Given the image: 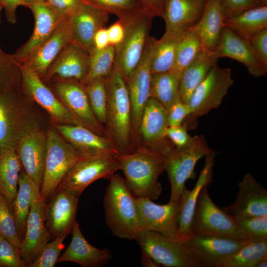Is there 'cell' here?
<instances>
[{"label":"cell","instance_id":"60d3db41","mask_svg":"<svg viewBox=\"0 0 267 267\" xmlns=\"http://www.w3.org/2000/svg\"><path fill=\"white\" fill-rule=\"evenodd\" d=\"M89 53V70L86 78L81 83L83 86L95 78H106L115 64L116 50L114 46L110 45L102 49L93 48Z\"/></svg>","mask_w":267,"mask_h":267},{"label":"cell","instance_id":"9a60e30c","mask_svg":"<svg viewBox=\"0 0 267 267\" xmlns=\"http://www.w3.org/2000/svg\"><path fill=\"white\" fill-rule=\"evenodd\" d=\"M28 7L34 16L35 25L29 40L12 54L20 64L24 63L70 17L52 8L43 0H29Z\"/></svg>","mask_w":267,"mask_h":267},{"label":"cell","instance_id":"e0dca14e","mask_svg":"<svg viewBox=\"0 0 267 267\" xmlns=\"http://www.w3.org/2000/svg\"><path fill=\"white\" fill-rule=\"evenodd\" d=\"M46 204L41 193L31 207L20 250L26 267L37 260L51 238L45 224Z\"/></svg>","mask_w":267,"mask_h":267},{"label":"cell","instance_id":"8fae6325","mask_svg":"<svg viewBox=\"0 0 267 267\" xmlns=\"http://www.w3.org/2000/svg\"><path fill=\"white\" fill-rule=\"evenodd\" d=\"M20 65L24 94L32 102L37 103L48 113L52 124L84 126L41 78L27 66Z\"/></svg>","mask_w":267,"mask_h":267},{"label":"cell","instance_id":"c3c4849f","mask_svg":"<svg viewBox=\"0 0 267 267\" xmlns=\"http://www.w3.org/2000/svg\"><path fill=\"white\" fill-rule=\"evenodd\" d=\"M188 103L178 100L167 110L169 127L178 126L182 125L190 114Z\"/></svg>","mask_w":267,"mask_h":267},{"label":"cell","instance_id":"f35d334b","mask_svg":"<svg viewBox=\"0 0 267 267\" xmlns=\"http://www.w3.org/2000/svg\"><path fill=\"white\" fill-rule=\"evenodd\" d=\"M203 49L199 33L193 26L184 33L179 41L173 70L181 74Z\"/></svg>","mask_w":267,"mask_h":267},{"label":"cell","instance_id":"bcb514c9","mask_svg":"<svg viewBox=\"0 0 267 267\" xmlns=\"http://www.w3.org/2000/svg\"><path fill=\"white\" fill-rule=\"evenodd\" d=\"M66 236L57 237L49 242L39 257L28 267H54L64 248Z\"/></svg>","mask_w":267,"mask_h":267},{"label":"cell","instance_id":"7c38bea8","mask_svg":"<svg viewBox=\"0 0 267 267\" xmlns=\"http://www.w3.org/2000/svg\"><path fill=\"white\" fill-rule=\"evenodd\" d=\"M154 17L146 15L125 28L123 41L115 46V67L126 81L140 62L148 41Z\"/></svg>","mask_w":267,"mask_h":267},{"label":"cell","instance_id":"5b68a950","mask_svg":"<svg viewBox=\"0 0 267 267\" xmlns=\"http://www.w3.org/2000/svg\"><path fill=\"white\" fill-rule=\"evenodd\" d=\"M233 82L230 68L217 64L213 66L190 95L188 101L190 114L182 125L187 130L195 129L200 117L219 107Z\"/></svg>","mask_w":267,"mask_h":267},{"label":"cell","instance_id":"52a82bcc","mask_svg":"<svg viewBox=\"0 0 267 267\" xmlns=\"http://www.w3.org/2000/svg\"><path fill=\"white\" fill-rule=\"evenodd\" d=\"M47 144L41 193L49 200L60 181L79 159L73 147L52 125L47 130Z\"/></svg>","mask_w":267,"mask_h":267},{"label":"cell","instance_id":"74e56055","mask_svg":"<svg viewBox=\"0 0 267 267\" xmlns=\"http://www.w3.org/2000/svg\"><path fill=\"white\" fill-rule=\"evenodd\" d=\"M183 34H171L165 32L159 40L155 41L151 60L152 74L173 70L177 46Z\"/></svg>","mask_w":267,"mask_h":267},{"label":"cell","instance_id":"2e32d148","mask_svg":"<svg viewBox=\"0 0 267 267\" xmlns=\"http://www.w3.org/2000/svg\"><path fill=\"white\" fill-rule=\"evenodd\" d=\"M46 84L84 127L99 135L109 137L105 127L95 117L85 87L80 82L56 79Z\"/></svg>","mask_w":267,"mask_h":267},{"label":"cell","instance_id":"94428289","mask_svg":"<svg viewBox=\"0 0 267 267\" xmlns=\"http://www.w3.org/2000/svg\"><path fill=\"white\" fill-rule=\"evenodd\" d=\"M259 1L262 5L267 4V0H259Z\"/></svg>","mask_w":267,"mask_h":267},{"label":"cell","instance_id":"d4e9b609","mask_svg":"<svg viewBox=\"0 0 267 267\" xmlns=\"http://www.w3.org/2000/svg\"><path fill=\"white\" fill-rule=\"evenodd\" d=\"M89 53L71 42L60 52L48 68L42 80L47 83L53 79L84 80L89 67Z\"/></svg>","mask_w":267,"mask_h":267},{"label":"cell","instance_id":"4fadbf2b","mask_svg":"<svg viewBox=\"0 0 267 267\" xmlns=\"http://www.w3.org/2000/svg\"><path fill=\"white\" fill-rule=\"evenodd\" d=\"M118 170L120 167L117 155L79 158L58 187L80 197L91 183L100 178H110Z\"/></svg>","mask_w":267,"mask_h":267},{"label":"cell","instance_id":"7a4b0ae2","mask_svg":"<svg viewBox=\"0 0 267 267\" xmlns=\"http://www.w3.org/2000/svg\"><path fill=\"white\" fill-rule=\"evenodd\" d=\"M107 95L104 127L119 154L131 152L132 116L130 95L126 82L114 66L105 78Z\"/></svg>","mask_w":267,"mask_h":267},{"label":"cell","instance_id":"be15d7a7","mask_svg":"<svg viewBox=\"0 0 267 267\" xmlns=\"http://www.w3.org/2000/svg\"><path fill=\"white\" fill-rule=\"evenodd\" d=\"M44 0V1H47L48 0Z\"/></svg>","mask_w":267,"mask_h":267},{"label":"cell","instance_id":"f5cc1de1","mask_svg":"<svg viewBox=\"0 0 267 267\" xmlns=\"http://www.w3.org/2000/svg\"><path fill=\"white\" fill-rule=\"evenodd\" d=\"M46 2L57 11L71 17L83 4L82 0H48Z\"/></svg>","mask_w":267,"mask_h":267},{"label":"cell","instance_id":"f1b7e54d","mask_svg":"<svg viewBox=\"0 0 267 267\" xmlns=\"http://www.w3.org/2000/svg\"><path fill=\"white\" fill-rule=\"evenodd\" d=\"M109 15L103 10L83 3L71 16L72 43L89 52L93 48L95 34L100 29L105 27Z\"/></svg>","mask_w":267,"mask_h":267},{"label":"cell","instance_id":"db71d44e","mask_svg":"<svg viewBox=\"0 0 267 267\" xmlns=\"http://www.w3.org/2000/svg\"><path fill=\"white\" fill-rule=\"evenodd\" d=\"M29 0H0L4 9L6 18L8 22L15 24L17 21L16 9L20 6H26Z\"/></svg>","mask_w":267,"mask_h":267},{"label":"cell","instance_id":"ab89813d","mask_svg":"<svg viewBox=\"0 0 267 267\" xmlns=\"http://www.w3.org/2000/svg\"><path fill=\"white\" fill-rule=\"evenodd\" d=\"M267 257V239H249L235 254L225 261L221 267H255Z\"/></svg>","mask_w":267,"mask_h":267},{"label":"cell","instance_id":"484cf974","mask_svg":"<svg viewBox=\"0 0 267 267\" xmlns=\"http://www.w3.org/2000/svg\"><path fill=\"white\" fill-rule=\"evenodd\" d=\"M213 51L219 59L229 57L242 63L254 77L267 75V67L261 62L249 41L226 27Z\"/></svg>","mask_w":267,"mask_h":267},{"label":"cell","instance_id":"8992f818","mask_svg":"<svg viewBox=\"0 0 267 267\" xmlns=\"http://www.w3.org/2000/svg\"><path fill=\"white\" fill-rule=\"evenodd\" d=\"M213 151L203 135H196L186 147L178 148L174 146L166 152L164 165L171 183L170 201L179 200L186 188L185 182L196 178L194 169L196 163Z\"/></svg>","mask_w":267,"mask_h":267},{"label":"cell","instance_id":"cb8c5ba5","mask_svg":"<svg viewBox=\"0 0 267 267\" xmlns=\"http://www.w3.org/2000/svg\"><path fill=\"white\" fill-rule=\"evenodd\" d=\"M205 157L204 167L195 186L191 190L185 188L179 200L177 217L179 240H186L191 234L195 209L200 192L204 187L208 186L213 181L215 153L213 151Z\"/></svg>","mask_w":267,"mask_h":267},{"label":"cell","instance_id":"836d02e7","mask_svg":"<svg viewBox=\"0 0 267 267\" xmlns=\"http://www.w3.org/2000/svg\"><path fill=\"white\" fill-rule=\"evenodd\" d=\"M21 167L15 149H0V194L5 200L11 213L12 204L17 192Z\"/></svg>","mask_w":267,"mask_h":267},{"label":"cell","instance_id":"9f6ffc18","mask_svg":"<svg viewBox=\"0 0 267 267\" xmlns=\"http://www.w3.org/2000/svg\"><path fill=\"white\" fill-rule=\"evenodd\" d=\"M110 45L107 28L104 27L98 30L93 37V48L102 49Z\"/></svg>","mask_w":267,"mask_h":267},{"label":"cell","instance_id":"ffe728a7","mask_svg":"<svg viewBox=\"0 0 267 267\" xmlns=\"http://www.w3.org/2000/svg\"><path fill=\"white\" fill-rule=\"evenodd\" d=\"M168 127L167 110L156 99L149 97L140 121L139 146L167 151L174 146L166 135Z\"/></svg>","mask_w":267,"mask_h":267},{"label":"cell","instance_id":"277c9868","mask_svg":"<svg viewBox=\"0 0 267 267\" xmlns=\"http://www.w3.org/2000/svg\"><path fill=\"white\" fill-rule=\"evenodd\" d=\"M109 179L103 198L106 224L115 236L135 240L141 230L135 197L121 176Z\"/></svg>","mask_w":267,"mask_h":267},{"label":"cell","instance_id":"7402d4cb","mask_svg":"<svg viewBox=\"0 0 267 267\" xmlns=\"http://www.w3.org/2000/svg\"><path fill=\"white\" fill-rule=\"evenodd\" d=\"M221 209L233 218L267 216V190L247 173L238 184L236 199Z\"/></svg>","mask_w":267,"mask_h":267},{"label":"cell","instance_id":"44dd1931","mask_svg":"<svg viewBox=\"0 0 267 267\" xmlns=\"http://www.w3.org/2000/svg\"><path fill=\"white\" fill-rule=\"evenodd\" d=\"M79 197L64 188L56 189L46 207L45 224L51 238L72 233Z\"/></svg>","mask_w":267,"mask_h":267},{"label":"cell","instance_id":"d6986e66","mask_svg":"<svg viewBox=\"0 0 267 267\" xmlns=\"http://www.w3.org/2000/svg\"><path fill=\"white\" fill-rule=\"evenodd\" d=\"M52 125L73 147L80 158L119 154L110 137L99 135L85 127L59 124Z\"/></svg>","mask_w":267,"mask_h":267},{"label":"cell","instance_id":"680465c9","mask_svg":"<svg viewBox=\"0 0 267 267\" xmlns=\"http://www.w3.org/2000/svg\"><path fill=\"white\" fill-rule=\"evenodd\" d=\"M142 257H141V265L143 267H157L158 266L153 261L150 256L144 250L141 249Z\"/></svg>","mask_w":267,"mask_h":267},{"label":"cell","instance_id":"603a6c76","mask_svg":"<svg viewBox=\"0 0 267 267\" xmlns=\"http://www.w3.org/2000/svg\"><path fill=\"white\" fill-rule=\"evenodd\" d=\"M47 131L42 128L27 134L15 150L26 175L41 190L47 151Z\"/></svg>","mask_w":267,"mask_h":267},{"label":"cell","instance_id":"30bf717a","mask_svg":"<svg viewBox=\"0 0 267 267\" xmlns=\"http://www.w3.org/2000/svg\"><path fill=\"white\" fill-rule=\"evenodd\" d=\"M150 37L141 59L126 81L130 95L132 116V148L139 146V129L144 107L150 97L151 60L154 43Z\"/></svg>","mask_w":267,"mask_h":267},{"label":"cell","instance_id":"ac0fdd59","mask_svg":"<svg viewBox=\"0 0 267 267\" xmlns=\"http://www.w3.org/2000/svg\"><path fill=\"white\" fill-rule=\"evenodd\" d=\"M141 230L154 231L178 239V212L179 200L157 204L151 199L135 197Z\"/></svg>","mask_w":267,"mask_h":267},{"label":"cell","instance_id":"4dcf8cb0","mask_svg":"<svg viewBox=\"0 0 267 267\" xmlns=\"http://www.w3.org/2000/svg\"><path fill=\"white\" fill-rule=\"evenodd\" d=\"M225 19L221 0H207L202 16L194 25L203 48L213 51L217 46L224 28Z\"/></svg>","mask_w":267,"mask_h":267},{"label":"cell","instance_id":"5bb4252c","mask_svg":"<svg viewBox=\"0 0 267 267\" xmlns=\"http://www.w3.org/2000/svg\"><path fill=\"white\" fill-rule=\"evenodd\" d=\"M207 187L202 189L199 196L191 234H217L249 239L237 226L233 218L214 204Z\"/></svg>","mask_w":267,"mask_h":267},{"label":"cell","instance_id":"4316f807","mask_svg":"<svg viewBox=\"0 0 267 267\" xmlns=\"http://www.w3.org/2000/svg\"><path fill=\"white\" fill-rule=\"evenodd\" d=\"M72 36L70 17L22 65L28 67L42 79L62 50L72 42Z\"/></svg>","mask_w":267,"mask_h":267},{"label":"cell","instance_id":"6f0895ef","mask_svg":"<svg viewBox=\"0 0 267 267\" xmlns=\"http://www.w3.org/2000/svg\"><path fill=\"white\" fill-rule=\"evenodd\" d=\"M153 15L163 17L165 0H142Z\"/></svg>","mask_w":267,"mask_h":267},{"label":"cell","instance_id":"8d00e7d4","mask_svg":"<svg viewBox=\"0 0 267 267\" xmlns=\"http://www.w3.org/2000/svg\"><path fill=\"white\" fill-rule=\"evenodd\" d=\"M181 75L174 70L152 74L150 97L156 99L168 110L173 104L179 100Z\"/></svg>","mask_w":267,"mask_h":267},{"label":"cell","instance_id":"e575fe53","mask_svg":"<svg viewBox=\"0 0 267 267\" xmlns=\"http://www.w3.org/2000/svg\"><path fill=\"white\" fill-rule=\"evenodd\" d=\"M224 27L248 41L252 36L267 29V4L250 8L226 18Z\"/></svg>","mask_w":267,"mask_h":267},{"label":"cell","instance_id":"681fc988","mask_svg":"<svg viewBox=\"0 0 267 267\" xmlns=\"http://www.w3.org/2000/svg\"><path fill=\"white\" fill-rule=\"evenodd\" d=\"M185 126L168 127L166 133L167 138L176 148H181L188 145L193 140L194 136L187 133Z\"/></svg>","mask_w":267,"mask_h":267},{"label":"cell","instance_id":"7dc6e473","mask_svg":"<svg viewBox=\"0 0 267 267\" xmlns=\"http://www.w3.org/2000/svg\"><path fill=\"white\" fill-rule=\"evenodd\" d=\"M0 267H26L20 251L1 236H0Z\"/></svg>","mask_w":267,"mask_h":267},{"label":"cell","instance_id":"6125c7cd","mask_svg":"<svg viewBox=\"0 0 267 267\" xmlns=\"http://www.w3.org/2000/svg\"><path fill=\"white\" fill-rule=\"evenodd\" d=\"M3 9V7L1 3L0 2V13L2 11V9Z\"/></svg>","mask_w":267,"mask_h":267},{"label":"cell","instance_id":"83f0119b","mask_svg":"<svg viewBox=\"0 0 267 267\" xmlns=\"http://www.w3.org/2000/svg\"><path fill=\"white\" fill-rule=\"evenodd\" d=\"M207 0H165V32L182 35L200 19Z\"/></svg>","mask_w":267,"mask_h":267},{"label":"cell","instance_id":"d6a6232c","mask_svg":"<svg viewBox=\"0 0 267 267\" xmlns=\"http://www.w3.org/2000/svg\"><path fill=\"white\" fill-rule=\"evenodd\" d=\"M40 194V190L25 171H21L19 176L17 192L12 208V213L21 242L25 235L27 221L32 203Z\"/></svg>","mask_w":267,"mask_h":267},{"label":"cell","instance_id":"11a10c76","mask_svg":"<svg viewBox=\"0 0 267 267\" xmlns=\"http://www.w3.org/2000/svg\"><path fill=\"white\" fill-rule=\"evenodd\" d=\"M107 29L110 44L115 46L121 43L125 35V28L122 23L118 20Z\"/></svg>","mask_w":267,"mask_h":267},{"label":"cell","instance_id":"ba28073f","mask_svg":"<svg viewBox=\"0 0 267 267\" xmlns=\"http://www.w3.org/2000/svg\"><path fill=\"white\" fill-rule=\"evenodd\" d=\"M135 240L158 267H201L185 241L145 229L138 232Z\"/></svg>","mask_w":267,"mask_h":267},{"label":"cell","instance_id":"7bdbcfd3","mask_svg":"<svg viewBox=\"0 0 267 267\" xmlns=\"http://www.w3.org/2000/svg\"><path fill=\"white\" fill-rule=\"evenodd\" d=\"M84 86L95 117L104 126L107 102L105 78L94 79Z\"/></svg>","mask_w":267,"mask_h":267},{"label":"cell","instance_id":"d590c367","mask_svg":"<svg viewBox=\"0 0 267 267\" xmlns=\"http://www.w3.org/2000/svg\"><path fill=\"white\" fill-rule=\"evenodd\" d=\"M83 3L115 15L125 28L137 19L151 14L142 0H82Z\"/></svg>","mask_w":267,"mask_h":267},{"label":"cell","instance_id":"f907efd6","mask_svg":"<svg viewBox=\"0 0 267 267\" xmlns=\"http://www.w3.org/2000/svg\"><path fill=\"white\" fill-rule=\"evenodd\" d=\"M225 19L237 15L245 10L260 6L259 0H221Z\"/></svg>","mask_w":267,"mask_h":267},{"label":"cell","instance_id":"91938a15","mask_svg":"<svg viewBox=\"0 0 267 267\" xmlns=\"http://www.w3.org/2000/svg\"><path fill=\"white\" fill-rule=\"evenodd\" d=\"M267 267V257L261 260L256 265L255 267Z\"/></svg>","mask_w":267,"mask_h":267},{"label":"cell","instance_id":"b9f144b4","mask_svg":"<svg viewBox=\"0 0 267 267\" xmlns=\"http://www.w3.org/2000/svg\"><path fill=\"white\" fill-rule=\"evenodd\" d=\"M21 89L20 64L0 47V91Z\"/></svg>","mask_w":267,"mask_h":267},{"label":"cell","instance_id":"816d5d0a","mask_svg":"<svg viewBox=\"0 0 267 267\" xmlns=\"http://www.w3.org/2000/svg\"><path fill=\"white\" fill-rule=\"evenodd\" d=\"M248 41L261 62L267 67V29L252 36Z\"/></svg>","mask_w":267,"mask_h":267},{"label":"cell","instance_id":"f6af8a7d","mask_svg":"<svg viewBox=\"0 0 267 267\" xmlns=\"http://www.w3.org/2000/svg\"><path fill=\"white\" fill-rule=\"evenodd\" d=\"M0 236L13 244L19 251L21 241L18 236L13 215L5 200L0 194Z\"/></svg>","mask_w":267,"mask_h":267},{"label":"cell","instance_id":"3957f363","mask_svg":"<svg viewBox=\"0 0 267 267\" xmlns=\"http://www.w3.org/2000/svg\"><path fill=\"white\" fill-rule=\"evenodd\" d=\"M33 105L22 89L0 91V149H15L23 137L42 128Z\"/></svg>","mask_w":267,"mask_h":267},{"label":"cell","instance_id":"6da1fadb","mask_svg":"<svg viewBox=\"0 0 267 267\" xmlns=\"http://www.w3.org/2000/svg\"><path fill=\"white\" fill-rule=\"evenodd\" d=\"M166 153L139 145L131 152L117 154L126 185L135 197L158 198L162 187L158 178L165 171Z\"/></svg>","mask_w":267,"mask_h":267},{"label":"cell","instance_id":"9c48e42d","mask_svg":"<svg viewBox=\"0 0 267 267\" xmlns=\"http://www.w3.org/2000/svg\"><path fill=\"white\" fill-rule=\"evenodd\" d=\"M184 241L201 267H221L225 261L245 246L249 239L192 233Z\"/></svg>","mask_w":267,"mask_h":267},{"label":"cell","instance_id":"ee69618b","mask_svg":"<svg viewBox=\"0 0 267 267\" xmlns=\"http://www.w3.org/2000/svg\"><path fill=\"white\" fill-rule=\"evenodd\" d=\"M233 219L249 239H267V216Z\"/></svg>","mask_w":267,"mask_h":267},{"label":"cell","instance_id":"1f68e13d","mask_svg":"<svg viewBox=\"0 0 267 267\" xmlns=\"http://www.w3.org/2000/svg\"><path fill=\"white\" fill-rule=\"evenodd\" d=\"M219 58L214 52L203 48L182 72L179 89V100L188 101L193 91L206 78Z\"/></svg>","mask_w":267,"mask_h":267},{"label":"cell","instance_id":"f546056e","mask_svg":"<svg viewBox=\"0 0 267 267\" xmlns=\"http://www.w3.org/2000/svg\"><path fill=\"white\" fill-rule=\"evenodd\" d=\"M72 233L71 242L59 256L57 263L71 262L83 267H99L110 261L112 255L110 251L107 249H98L89 244L81 232L77 221Z\"/></svg>","mask_w":267,"mask_h":267}]
</instances>
